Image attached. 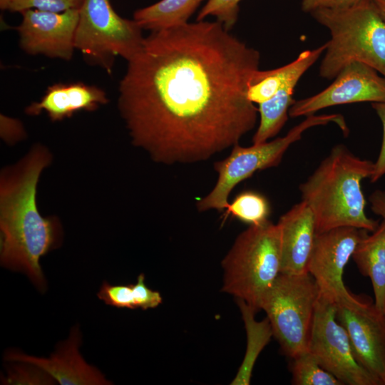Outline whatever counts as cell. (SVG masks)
I'll return each instance as SVG.
<instances>
[{
  "label": "cell",
  "instance_id": "f546056e",
  "mask_svg": "<svg viewBox=\"0 0 385 385\" xmlns=\"http://www.w3.org/2000/svg\"><path fill=\"white\" fill-rule=\"evenodd\" d=\"M360 0H302V11L308 13L319 9H338L351 6Z\"/></svg>",
  "mask_w": 385,
  "mask_h": 385
},
{
  "label": "cell",
  "instance_id": "4fadbf2b",
  "mask_svg": "<svg viewBox=\"0 0 385 385\" xmlns=\"http://www.w3.org/2000/svg\"><path fill=\"white\" fill-rule=\"evenodd\" d=\"M16 27L21 48L30 55L69 61L75 48L79 9L51 12L27 9Z\"/></svg>",
  "mask_w": 385,
  "mask_h": 385
},
{
  "label": "cell",
  "instance_id": "d6a6232c",
  "mask_svg": "<svg viewBox=\"0 0 385 385\" xmlns=\"http://www.w3.org/2000/svg\"><path fill=\"white\" fill-rule=\"evenodd\" d=\"M12 0H0V8L2 10L8 9Z\"/></svg>",
  "mask_w": 385,
  "mask_h": 385
},
{
  "label": "cell",
  "instance_id": "603a6c76",
  "mask_svg": "<svg viewBox=\"0 0 385 385\" xmlns=\"http://www.w3.org/2000/svg\"><path fill=\"white\" fill-rule=\"evenodd\" d=\"M225 210L227 215L230 214L245 223L257 225L268 220L270 206L264 195L248 190L238 194Z\"/></svg>",
  "mask_w": 385,
  "mask_h": 385
},
{
  "label": "cell",
  "instance_id": "cb8c5ba5",
  "mask_svg": "<svg viewBox=\"0 0 385 385\" xmlns=\"http://www.w3.org/2000/svg\"><path fill=\"white\" fill-rule=\"evenodd\" d=\"M291 360L292 382L294 385H343L319 365L308 349Z\"/></svg>",
  "mask_w": 385,
  "mask_h": 385
},
{
  "label": "cell",
  "instance_id": "6da1fadb",
  "mask_svg": "<svg viewBox=\"0 0 385 385\" xmlns=\"http://www.w3.org/2000/svg\"><path fill=\"white\" fill-rule=\"evenodd\" d=\"M260 61L217 21L151 31L119 83L132 143L165 165L203 162L238 144L257 121L247 93Z\"/></svg>",
  "mask_w": 385,
  "mask_h": 385
},
{
  "label": "cell",
  "instance_id": "484cf974",
  "mask_svg": "<svg viewBox=\"0 0 385 385\" xmlns=\"http://www.w3.org/2000/svg\"><path fill=\"white\" fill-rule=\"evenodd\" d=\"M241 0H207L200 11L197 21L207 16H215L224 27L230 31L237 21L239 4Z\"/></svg>",
  "mask_w": 385,
  "mask_h": 385
},
{
  "label": "cell",
  "instance_id": "5b68a950",
  "mask_svg": "<svg viewBox=\"0 0 385 385\" xmlns=\"http://www.w3.org/2000/svg\"><path fill=\"white\" fill-rule=\"evenodd\" d=\"M222 290L243 301L255 312L280 274V233L269 220L250 227L236 238L222 262Z\"/></svg>",
  "mask_w": 385,
  "mask_h": 385
},
{
  "label": "cell",
  "instance_id": "52a82bcc",
  "mask_svg": "<svg viewBox=\"0 0 385 385\" xmlns=\"http://www.w3.org/2000/svg\"><path fill=\"white\" fill-rule=\"evenodd\" d=\"M319 295L309 272L280 273L262 300L260 309L265 312L282 352L290 359L308 349Z\"/></svg>",
  "mask_w": 385,
  "mask_h": 385
},
{
  "label": "cell",
  "instance_id": "3957f363",
  "mask_svg": "<svg viewBox=\"0 0 385 385\" xmlns=\"http://www.w3.org/2000/svg\"><path fill=\"white\" fill-rule=\"evenodd\" d=\"M374 163L354 155L345 145L334 146L299 189L312 211L316 232L341 227L373 232L379 220L365 212L361 181L369 178Z\"/></svg>",
  "mask_w": 385,
  "mask_h": 385
},
{
  "label": "cell",
  "instance_id": "8fae6325",
  "mask_svg": "<svg viewBox=\"0 0 385 385\" xmlns=\"http://www.w3.org/2000/svg\"><path fill=\"white\" fill-rule=\"evenodd\" d=\"M337 319L346 330L359 363L385 385V312L369 296L353 304H337Z\"/></svg>",
  "mask_w": 385,
  "mask_h": 385
},
{
  "label": "cell",
  "instance_id": "d4e9b609",
  "mask_svg": "<svg viewBox=\"0 0 385 385\" xmlns=\"http://www.w3.org/2000/svg\"><path fill=\"white\" fill-rule=\"evenodd\" d=\"M55 382L56 380L43 369L24 361L9 367L7 375L1 377L2 384H55Z\"/></svg>",
  "mask_w": 385,
  "mask_h": 385
},
{
  "label": "cell",
  "instance_id": "8992f818",
  "mask_svg": "<svg viewBox=\"0 0 385 385\" xmlns=\"http://www.w3.org/2000/svg\"><path fill=\"white\" fill-rule=\"evenodd\" d=\"M329 123H336L344 133L348 131L345 120L340 114H313L306 116L283 137L247 147L239 143L234 145L225 158L214 163L217 182L210 192L197 202V210H225L230 203V194L237 185L257 171L277 166L287 150L300 140L306 130Z\"/></svg>",
  "mask_w": 385,
  "mask_h": 385
},
{
  "label": "cell",
  "instance_id": "4316f807",
  "mask_svg": "<svg viewBox=\"0 0 385 385\" xmlns=\"http://www.w3.org/2000/svg\"><path fill=\"white\" fill-rule=\"evenodd\" d=\"M83 2V0H12L8 10L21 13L27 9H37L60 13L79 9Z\"/></svg>",
  "mask_w": 385,
  "mask_h": 385
},
{
  "label": "cell",
  "instance_id": "ffe728a7",
  "mask_svg": "<svg viewBox=\"0 0 385 385\" xmlns=\"http://www.w3.org/2000/svg\"><path fill=\"white\" fill-rule=\"evenodd\" d=\"M203 0H160L135 11L133 19L143 29L150 31L188 22Z\"/></svg>",
  "mask_w": 385,
  "mask_h": 385
},
{
  "label": "cell",
  "instance_id": "44dd1931",
  "mask_svg": "<svg viewBox=\"0 0 385 385\" xmlns=\"http://www.w3.org/2000/svg\"><path fill=\"white\" fill-rule=\"evenodd\" d=\"M97 296L108 305L132 309L155 308L163 301L158 291L147 287L143 273L138 275L135 284L112 285L105 281Z\"/></svg>",
  "mask_w": 385,
  "mask_h": 385
},
{
  "label": "cell",
  "instance_id": "277c9868",
  "mask_svg": "<svg viewBox=\"0 0 385 385\" xmlns=\"http://www.w3.org/2000/svg\"><path fill=\"white\" fill-rule=\"evenodd\" d=\"M310 14L330 34L319 70L322 78L333 79L353 62L367 64L385 77V20L370 0Z\"/></svg>",
  "mask_w": 385,
  "mask_h": 385
},
{
  "label": "cell",
  "instance_id": "e0dca14e",
  "mask_svg": "<svg viewBox=\"0 0 385 385\" xmlns=\"http://www.w3.org/2000/svg\"><path fill=\"white\" fill-rule=\"evenodd\" d=\"M326 43L312 49L302 51L290 63L271 70H257L248 83L247 98L254 104L262 103L272 97L288 81L300 79L324 53Z\"/></svg>",
  "mask_w": 385,
  "mask_h": 385
},
{
  "label": "cell",
  "instance_id": "ba28073f",
  "mask_svg": "<svg viewBox=\"0 0 385 385\" xmlns=\"http://www.w3.org/2000/svg\"><path fill=\"white\" fill-rule=\"evenodd\" d=\"M134 20L120 16L110 0H83L75 35V48L88 62L111 73L115 56L127 61L140 50L145 37Z\"/></svg>",
  "mask_w": 385,
  "mask_h": 385
},
{
  "label": "cell",
  "instance_id": "d6986e66",
  "mask_svg": "<svg viewBox=\"0 0 385 385\" xmlns=\"http://www.w3.org/2000/svg\"><path fill=\"white\" fill-rule=\"evenodd\" d=\"M299 81H288L273 97L258 105L260 122L252 137L253 143L268 141L282 130L288 119L290 107L295 101L293 95Z\"/></svg>",
  "mask_w": 385,
  "mask_h": 385
},
{
  "label": "cell",
  "instance_id": "7c38bea8",
  "mask_svg": "<svg viewBox=\"0 0 385 385\" xmlns=\"http://www.w3.org/2000/svg\"><path fill=\"white\" fill-rule=\"evenodd\" d=\"M384 101L385 77L367 64L353 62L344 66L324 90L295 101L290 107L289 116H307L322 109L343 104Z\"/></svg>",
  "mask_w": 385,
  "mask_h": 385
},
{
  "label": "cell",
  "instance_id": "f1b7e54d",
  "mask_svg": "<svg viewBox=\"0 0 385 385\" xmlns=\"http://www.w3.org/2000/svg\"><path fill=\"white\" fill-rule=\"evenodd\" d=\"M1 137L7 143L14 144L26 137L23 124L16 118L1 114Z\"/></svg>",
  "mask_w": 385,
  "mask_h": 385
},
{
  "label": "cell",
  "instance_id": "4dcf8cb0",
  "mask_svg": "<svg viewBox=\"0 0 385 385\" xmlns=\"http://www.w3.org/2000/svg\"><path fill=\"white\" fill-rule=\"evenodd\" d=\"M371 210L385 221V190H376L369 196Z\"/></svg>",
  "mask_w": 385,
  "mask_h": 385
},
{
  "label": "cell",
  "instance_id": "5bb4252c",
  "mask_svg": "<svg viewBox=\"0 0 385 385\" xmlns=\"http://www.w3.org/2000/svg\"><path fill=\"white\" fill-rule=\"evenodd\" d=\"M80 344L79 329L78 327H74L68 339L59 344L56 352L49 358H40L9 351L5 354V359L31 363L43 369L62 385L111 384L96 367L84 361L79 353Z\"/></svg>",
  "mask_w": 385,
  "mask_h": 385
},
{
  "label": "cell",
  "instance_id": "2e32d148",
  "mask_svg": "<svg viewBox=\"0 0 385 385\" xmlns=\"http://www.w3.org/2000/svg\"><path fill=\"white\" fill-rule=\"evenodd\" d=\"M108 102L101 88L83 82L58 83L50 86L39 101L25 109L29 115L46 113L52 121H60L81 111H93Z\"/></svg>",
  "mask_w": 385,
  "mask_h": 385
},
{
  "label": "cell",
  "instance_id": "1f68e13d",
  "mask_svg": "<svg viewBox=\"0 0 385 385\" xmlns=\"http://www.w3.org/2000/svg\"><path fill=\"white\" fill-rule=\"evenodd\" d=\"M379 15L385 20V0H370Z\"/></svg>",
  "mask_w": 385,
  "mask_h": 385
},
{
  "label": "cell",
  "instance_id": "9c48e42d",
  "mask_svg": "<svg viewBox=\"0 0 385 385\" xmlns=\"http://www.w3.org/2000/svg\"><path fill=\"white\" fill-rule=\"evenodd\" d=\"M336 312V303L320 294L308 350L343 385H381L356 360L349 334Z\"/></svg>",
  "mask_w": 385,
  "mask_h": 385
},
{
  "label": "cell",
  "instance_id": "ac0fdd59",
  "mask_svg": "<svg viewBox=\"0 0 385 385\" xmlns=\"http://www.w3.org/2000/svg\"><path fill=\"white\" fill-rule=\"evenodd\" d=\"M371 232L364 234L351 257L359 272L371 280L376 308L385 312V221Z\"/></svg>",
  "mask_w": 385,
  "mask_h": 385
},
{
  "label": "cell",
  "instance_id": "7a4b0ae2",
  "mask_svg": "<svg viewBox=\"0 0 385 385\" xmlns=\"http://www.w3.org/2000/svg\"><path fill=\"white\" fill-rule=\"evenodd\" d=\"M51 161L48 150L36 145L0 178V260L25 273L41 292L46 280L40 258L60 245L61 227L54 216L43 217L36 202L40 175Z\"/></svg>",
  "mask_w": 385,
  "mask_h": 385
},
{
  "label": "cell",
  "instance_id": "30bf717a",
  "mask_svg": "<svg viewBox=\"0 0 385 385\" xmlns=\"http://www.w3.org/2000/svg\"><path fill=\"white\" fill-rule=\"evenodd\" d=\"M367 230L341 227L316 232L307 270L320 294L337 304H353L359 296L349 292L343 281L344 270ZM369 232V231H368Z\"/></svg>",
  "mask_w": 385,
  "mask_h": 385
},
{
  "label": "cell",
  "instance_id": "9a60e30c",
  "mask_svg": "<svg viewBox=\"0 0 385 385\" xmlns=\"http://www.w3.org/2000/svg\"><path fill=\"white\" fill-rule=\"evenodd\" d=\"M277 224L280 233V273L299 274L308 272L316 235L312 211L301 201L283 214Z\"/></svg>",
  "mask_w": 385,
  "mask_h": 385
},
{
  "label": "cell",
  "instance_id": "7402d4cb",
  "mask_svg": "<svg viewBox=\"0 0 385 385\" xmlns=\"http://www.w3.org/2000/svg\"><path fill=\"white\" fill-rule=\"evenodd\" d=\"M238 301L240 302V308L245 322L248 343L246 356L233 384H249L256 359L273 333L267 319L262 322H256L254 318L256 312L243 301Z\"/></svg>",
  "mask_w": 385,
  "mask_h": 385
},
{
  "label": "cell",
  "instance_id": "83f0119b",
  "mask_svg": "<svg viewBox=\"0 0 385 385\" xmlns=\"http://www.w3.org/2000/svg\"><path fill=\"white\" fill-rule=\"evenodd\" d=\"M371 105L380 118L383 127L382 141L379 154L376 161L374 163L373 173L369 178L371 183H375L385 175V101L373 103Z\"/></svg>",
  "mask_w": 385,
  "mask_h": 385
}]
</instances>
